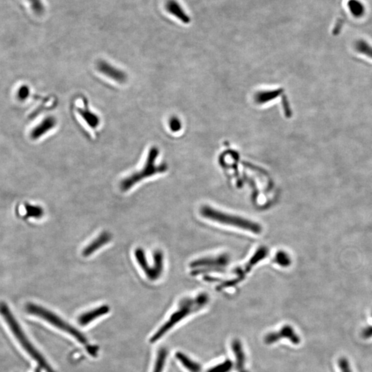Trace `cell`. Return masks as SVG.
I'll list each match as a JSON object with an SVG mask.
<instances>
[{
    "label": "cell",
    "mask_w": 372,
    "mask_h": 372,
    "mask_svg": "<svg viewBox=\"0 0 372 372\" xmlns=\"http://www.w3.org/2000/svg\"><path fill=\"white\" fill-rule=\"evenodd\" d=\"M209 296L207 294L202 293L194 298H184L178 304V309L170 316L169 320L160 328V329L151 337L150 342H155L160 340L163 336L170 331L178 322L183 319L198 312L208 304Z\"/></svg>",
    "instance_id": "cell-1"
},
{
    "label": "cell",
    "mask_w": 372,
    "mask_h": 372,
    "mask_svg": "<svg viewBox=\"0 0 372 372\" xmlns=\"http://www.w3.org/2000/svg\"><path fill=\"white\" fill-rule=\"evenodd\" d=\"M26 310L28 314L42 318L43 320L52 324L54 327L72 336V337H74V338H76V340L79 341L80 344H82L86 348L88 352L92 356H96V354H98L96 348L93 347V346L89 344L86 337L81 332L76 330L74 326H71L70 324L65 322L64 320L60 318L56 314L52 312L50 310L40 307L38 304H27L26 306Z\"/></svg>",
    "instance_id": "cell-2"
},
{
    "label": "cell",
    "mask_w": 372,
    "mask_h": 372,
    "mask_svg": "<svg viewBox=\"0 0 372 372\" xmlns=\"http://www.w3.org/2000/svg\"><path fill=\"white\" fill-rule=\"evenodd\" d=\"M0 314L4 318L5 322H6L9 328H10L12 334L16 336L18 342L21 344L22 347L30 355V356L32 357L38 362L40 368H42L46 372H56L51 368L46 359L44 358L43 356L31 344L30 341L27 338L22 329L18 324L17 320L14 318L12 311L5 302H0Z\"/></svg>",
    "instance_id": "cell-3"
},
{
    "label": "cell",
    "mask_w": 372,
    "mask_h": 372,
    "mask_svg": "<svg viewBox=\"0 0 372 372\" xmlns=\"http://www.w3.org/2000/svg\"><path fill=\"white\" fill-rule=\"evenodd\" d=\"M200 213L204 218L223 225L237 228L254 234H260L262 232V226L256 222L244 218V217L227 214L209 206H202Z\"/></svg>",
    "instance_id": "cell-4"
},
{
    "label": "cell",
    "mask_w": 372,
    "mask_h": 372,
    "mask_svg": "<svg viewBox=\"0 0 372 372\" xmlns=\"http://www.w3.org/2000/svg\"><path fill=\"white\" fill-rule=\"evenodd\" d=\"M158 150L152 148L150 150L148 155L145 165L142 170L134 173V174L126 178L121 182V189L122 191L128 190L131 188L141 182L144 178H149L153 175L162 173L166 170L167 168L164 164L162 165H156L155 161L158 158Z\"/></svg>",
    "instance_id": "cell-5"
},
{
    "label": "cell",
    "mask_w": 372,
    "mask_h": 372,
    "mask_svg": "<svg viewBox=\"0 0 372 372\" xmlns=\"http://www.w3.org/2000/svg\"><path fill=\"white\" fill-rule=\"evenodd\" d=\"M268 254V250L267 248L266 247H260L246 265L236 270V272H235V274L236 275V278L233 279V280L224 282V284L218 287V289L222 290L224 289V288L233 287V286L237 285L238 282H242L245 278L246 274L250 271H251L252 268L256 264H258V262L264 260Z\"/></svg>",
    "instance_id": "cell-6"
},
{
    "label": "cell",
    "mask_w": 372,
    "mask_h": 372,
    "mask_svg": "<svg viewBox=\"0 0 372 372\" xmlns=\"http://www.w3.org/2000/svg\"><path fill=\"white\" fill-rule=\"evenodd\" d=\"M230 257L227 254H220V256L214 257H207V258H200L191 262V268H194L195 270L193 273L200 272L202 270H218L223 269L228 265Z\"/></svg>",
    "instance_id": "cell-7"
},
{
    "label": "cell",
    "mask_w": 372,
    "mask_h": 372,
    "mask_svg": "<svg viewBox=\"0 0 372 372\" xmlns=\"http://www.w3.org/2000/svg\"><path fill=\"white\" fill-rule=\"evenodd\" d=\"M287 338L294 344H298L300 342V337L297 334L296 332L290 326H282V329L278 332H270L264 337V342L266 344H275L277 341L280 340V338Z\"/></svg>",
    "instance_id": "cell-8"
},
{
    "label": "cell",
    "mask_w": 372,
    "mask_h": 372,
    "mask_svg": "<svg viewBox=\"0 0 372 372\" xmlns=\"http://www.w3.org/2000/svg\"><path fill=\"white\" fill-rule=\"evenodd\" d=\"M98 70L102 74L108 76L118 83L124 84L126 82L127 76L123 71L118 70L104 61H100L98 64Z\"/></svg>",
    "instance_id": "cell-9"
},
{
    "label": "cell",
    "mask_w": 372,
    "mask_h": 372,
    "mask_svg": "<svg viewBox=\"0 0 372 372\" xmlns=\"http://www.w3.org/2000/svg\"><path fill=\"white\" fill-rule=\"evenodd\" d=\"M109 311H110V308L108 306H100V307L96 308V309L82 314L78 318V322L82 326H88L96 319L106 314L109 312Z\"/></svg>",
    "instance_id": "cell-10"
},
{
    "label": "cell",
    "mask_w": 372,
    "mask_h": 372,
    "mask_svg": "<svg viewBox=\"0 0 372 372\" xmlns=\"http://www.w3.org/2000/svg\"><path fill=\"white\" fill-rule=\"evenodd\" d=\"M232 350L236 358V368L238 372H248L246 368V358L242 342L235 338L231 344Z\"/></svg>",
    "instance_id": "cell-11"
},
{
    "label": "cell",
    "mask_w": 372,
    "mask_h": 372,
    "mask_svg": "<svg viewBox=\"0 0 372 372\" xmlns=\"http://www.w3.org/2000/svg\"><path fill=\"white\" fill-rule=\"evenodd\" d=\"M112 238V235L108 232H104L98 238H96L92 242H90L86 248L83 250L84 256H88L96 252V250L103 247L104 246L110 242Z\"/></svg>",
    "instance_id": "cell-12"
},
{
    "label": "cell",
    "mask_w": 372,
    "mask_h": 372,
    "mask_svg": "<svg viewBox=\"0 0 372 372\" xmlns=\"http://www.w3.org/2000/svg\"><path fill=\"white\" fill-rule=\"evenodd\" d=\"M166 8L170 14L178 18L182 22L186 24L190 22V18L188 16L185 10L180 6V4L176 0H168V1H167Z\"/></svg>",
    "instance_id": "cell-13"
},
{
    "label": "cell",
    "mask_w": 372,
    "mask_h": 372,
    "mask_svg": "<svg viewBox=\"0 0 372 372\" xmlns=\"http://www.w3.org/2000/svg\"><path fill=\"white\" fill-rule=\"evenodd\" d=\"M154 264L152 266L150 276L149 277L150 280H158L161 276L164 270V254L160 250H156L154 253Z\"/></svg>",
    "instance_id": "cell-14"
},
{
    "label": "cell",
    "mask_w": 372,
    "mask_h": 372,
    "mask_svg": "<svg viewBox=\"0 0 372 372\" xmlns=\"http://www.w3.org/2000/svg\"><path fill=\"white\" fill-rule=\"evenodd\" d=\"M56 125V120L54 118H46L40 125H38L32 132V138H38L43 136L45 133L54 128Z\"/></svg>",
    "instance_id": "cell-15"
},
{
    "label": "cell",
    "mask_w": 372,
    "mask_h": 372,
    "mask_svg": "<svg viewBox=\"0 0 372 372\" xmlns=\"http://www.w3.org/2000/svg\"><path fill=\"white\" fill-rule=\"evenodd\" d=\"M176 358L182 364V366L188 370L190 372H200L202 371V366L200 364L190 358L187 355L184 353L178 352L175 354Z\"/></svg>",
    "instance_id": "cell-16"
},
{
    "label": "cell",
    "mask_w": 372,
    "mask_h": 372,
    "mask_svg": "<svg viewBox=\"0 0 372 372\" xmlns=\"http://www.w3.org/2000/svg\"><path fill=\"white\" fill-rule=\"evenodd\" d=\"M78 112L80 116L86 122L88 125L92 128L98 126L100 124V118L96 114L90 112L87 105L85 106L84 108L78 109Z\"/></svg>",
    "instance_id": "cell-17"
},
{
    "label": "cell",
    "mask_w": 372,
    "mask_h": 372,
    "mask_svg": "<svg viewBox=\"0 0 372 372\" xmlns=\"http://www.w3.org/2000/svg\"><path fill=\"white\" fill-rule=\"evenodd\" d=\"M134 255H136V262H138V265L143 270L144 273L146 274L148 278H149V276H150L152 267L150 266L148 262L144 250L142 249V248H138L136 252H134Z\"/></svg>",
    "instance_id": "cell-18"
},
{
    "label": "cell",
    "mask_w": 372,
    "mask_h": 372,
    "mask_svg": "<svg viewBox=\"0 0 372 372\" xmlns=\"http://www.w3.org/2000/svg\"><path fill=\"white\" fill-rule=\"evenodd\" d=\"M348 6L350 12L354 17L360 18L364 16L366 8H364V4L358 0H350L348 3Z\"/></svg>",
    "instance_id": "cell-19"
},
{
    "label": "cell",
    "mask_w": 372,
    "mask_h": 372,
    "mask_svg": "<svg viewBox=\"0 0 372 372\" xmlns=\"http://www.w3.org/2000/svg\"><path fill=\"white\" fill-rule=\"evenodd\" d=\"M167 356L168 351L166 348H161L158 350L153 372H163Z\"/></svg>",
    "instance_id": "cell-20"
},
{
    "label": "cell",
    "mask_w": 372,
    "mask_h": 372,
    "mask_svg": "<svg viewBox=\"0 0 372 372\" xmlns=\"http://www.w3.org/2000/svg\"><path fill=\"white\" fill-rule=\"evenodd\" d=\"M233 368V362L230 360H226L222 364L211 368L206 372H230Z\"/></svg>",
    "instance_id": "cell-21"
},
{
    "label": "cell",
    "mask_w": 372,
    "mask_h": 372,
    "mask_svg": "<svg viewBox=\"0 0 372 372\" xmlns=\"http://www.w3.org/2000/svg\"><path fill=\"white\" fill-rule=\"evenodd\" d=\"M26 217H34V218H40L43 216L44 210L40 206H34L26 204Z\"/></svg>",
    "instance_id": "cell-22"
},
{
    "label": "cell",
    "mask_w": 372,
    "mask_h": 372,
    "mask_svg": "<svg viewBox=\"0 0 372 372\" xmlns=\"http://www.w3.org/2000/svg\"><path fill=\"white\" fill-rule=\"evenodd\" d=\"M275 262L282 267H288L291 264V258L285 252H278L275 256Z\"/></svg>",
    "instance_id": "cell-23"
},
{
    "label": "cell",
    "mask_w": 372,
    "mask_h": 372,
    "mask_svg": "<svg viewBox=\"0 0 372 372\" xmlns=\"http://www.w3.org/2000/svg\"><path fill=\"white\" fill-rule=\"evenodd\" d=\"M30 3L31 8L36 14H41L44 10V7L41 0H27Z\"/></svg>",
    "instance_id": "cell-24"
},
{
    "label": "cell",
    "mask_w": 372,
    "mask_h": 372,
    "mask_svg": "<svg viewBox=\"0 0 372 372\" xmlns=\"http://www.w3.org/2000/svg\"><path fill=\"white\" fill-rule=\"evenodd\" d=\"M338 364L341 372H352L349 361L347 358H340L338 361Z\"/></svg>",
    "instance_id": "cell-25"
},
{
    "label": "cell",
    "mask_w": 372,
    "mask_h": 372,
    "mask_svg": "<svg viewBox=\"0 0 372 372\" xmlns=\"http://www.w3.org/2000/svg\"><path fill=\"white\" fill-rule=\"evenodd\" d=\"M361 336L364 339H369L372 337V326L366 328L361 332Z\"/></svg>",
    "instance_id": "cell-26"
},
{
    "label": "cell",
    "mask_w": 372,
    "mask_h": 372,
    "mask_svg": "<svg viewBox=\"0 0 372 372\" xmlns=\"http://www.w3.org/2000/svg\"><path fill=\"white\" fill-rule=\"evenodd\" d=\"M28 90L26 87H23V88H22L21 89H20V90L19 92V96L20 98H22V99H25V98H27V96H28Z\"/></svg>",
    "instance_id": "cell-27"
},
{
    "label": "cell",
    "mask_w": 372,
    "mask_h": 372,
    "mask_svg": "<svg viewBox=\"0 0 372 372\" xmlns=\"http://www.w3.org/2000/svg\"><path fill=\"white\" fill-rule=\"evenodd\" d=\"M34 372H41V371H40V369H37L36 370V371H34Z\"/></svg>",
    "instance_id": "cell-28"
}]
</instances>
